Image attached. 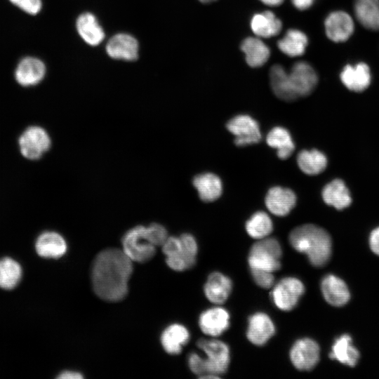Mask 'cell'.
<instances>
[{"label": "cell", "instance_id": "484cf974", "mask_svg": "<svg viewBox=\"0 0 379 379\" xmlns=\"http://www.w3.org/2000/svg\"><path fill=\"white\" fill-rule=\"evenodd\" d=\"M190 339L187 329L179 324H173L166 327L161 336V343L164 350L170 354H179L183 345Z\"/></svg>", "mask_w": 379, "mask_h": 379}, {"label": "cell", "instance_id": "1f68e13d", "mask_svg": "<svg viewBox=\"0 0 379 379\" xmlns=\"http://www.w3.org/2000/svg\"><path fill=\"white\" fill-rule=\"evenodd\" d=\"M271 88L276 96L285 101L295 100L292 94L288 72L281 65H273L270 70Z\"/></svg>", "mask_w": 379, "mask_h": 379}, {"label": "cell", "instance_id": "5bb4252c", "mask_svg": "<svg viewBox=\"0 0 379 379\" xmlns=\"http://www.w3.org/2000/svg\"><path fill=\"white\" fill-rule=\"evenodd\" d=\"M138 42L131 35L120 33L113 36L106 45L107 55L114 59L133 61L138 57Z\"/></svg>", "mask_w": 379, "mask_h": 379}, {"label": "cell", "instance_id": "603a6c76", "mask_svg": "<svg viewBox=\"0 0 379 379\" xmlns=\"http://www.w3.org/2000/svg\"><path fill=\"white\" fill-rule=\"evenodd\" d=\"M240 48L245 55L246 63L251 67H262L270 56V48L258 36L244 39Z\"/></svg>", "mask_w": 379, "mask_h": 379}, {"label": "cell", "instance_id": "9c48e42d", "mask_svg": "<svg viewBox=\"0 0 379 379\" xmlns=\"http://www.w3.org/2000/svg\"><path fill=\"white\" fill-rule=\"evenodd\" d=\"M226 127L235 136L234 143L239 147L258 143L262 137L258 122L248 115L234 117Z\"/></svg>", "mask_w": 379, "mask_h": 379}, {"label": "cell", "instance_id": "cb8c5ba5", "mask_svg": "<svg viewBox=\"0 0 379 379\" xmlns=\"http://www.w3.org/2000/svg\"><path fill=\"white\" fill-rule=\"evenodd\" d=\"M76 25L79 34L86 44L98 46L103 41L104 31L93 14H81L77 20Z\"/></svg>", "mask_w": 379, "mask_h": 379}, {"label": "cell", "instance_id": "60d3db41", "mask_svg": "<svg viewBox=\"0 0 379 379\" xmlns=\"http://www.w3.org/2000/svg\"><path fill=\"white\" fill-rule=\"evenodd\" d=\"M314 1L315 0H291L293 6L300 11L310 8Z\"/></svg>", "mask_w": 379, "mask_h": 379}, {"label": "cell", "instance_id": "4316f807", "mask_svg": "<svg viewBox=\"0 0 379 379\" xmlns=\"http://www.w3.org/2000/svg\"><path fill=\"white\" fill-rule=\"evenodd\" d=\"M354 12L357 20L364 27L379 30V0H354Z\"/></svg>", "mask_w": 379, "mask_h": 379}, {"label": "cell", "instance_id": "277c9868", "mask_svg": "<svg viewBox=\"0 0 379 379\" xmlns=\"http://www.w3.org/2000/svg\"><path fill=\"white\" fill-rule=\"evenodd\" d=\"M282 250L274 238H263L251 248L248 262L250 269H257L274 272L281 268L280 259Z\"/></svg>", "mask_w": 379, "mask_h": 379}, {"label": "cell", "instance_id": "f35d334b", "mask_svg": "<svg viewBox=\"0 0 379 379\" xmlns=\"http://www.w3.org/2000/svg\"><path fill=\"white\" fill-rule=\"evenodd\" d=\"M164 254L168 257L178 254L182 249L180 237H168L161 246Z\"/></svg>", "mask_w": 379, "mask_h": 379}, {"label": "cell", "instance_id": "b9f144b4", "mask_svg": "<svg viewBox=\"0 0 379 379\" xmlns=\"http://www.w3.org/2000/svg\"><path fill=\"white\" fill-rule=\"evenodd\" d=\"M83 378L81 373L74 371H64L58 376V378L60 379H81Z\"/></svg>", "mask_w": 379, "mask_h": 379}, {"label": "cell", "instance_id": "6da1fadb", "mask_svg": "<svg viewBox=\"0 0 379 379\" xmlns=\"http://www.w3.org/2000/svg\"><path fill=\"white\" fill-rule=\"evenodd\" d=\"M133 261L122 249L108 248L94 258L91 281L95 293L107 302H119L128 294Z\"/></svg>", "mask_w": 379, "mask_h": 379}, {"label": "cell", "instance_id": "74e56055", "mask_svg": "<svg viewBox=\"0 0 379 379\" xmlns=\"http://www.w3.org/2000/svg\"><path fill=\"white\" fill-rule=\"evenodd\" d=\"M13 4L30 15L37 14L41 9V0H9Z\"/></svg>", "mask_w": 379, "mask_h": 379}, {"label": "cell", "instance_id": "52a82bcc", "mask_svg": "<svg viewBox=\"0 0 379 379\" xmlns=\"http://www.w3.org/2000/svg\"><path fill=\"white\" fill-rule=\"evenodd\" d=\"M289 84L294 100L310 94L318 82L315 69L307 62H295L288 72Z\"/></svg>", "mask_w": 379, "mask_h": 379}, {"label": "cell", "instance_id": "7402d4cb", "mask_svg": "<svg viewBox=\"0 0 379 379\" xmlns=\"http://www.w3.org/2000/svg\"><path fill=\"white\" fill-rule=\"evenodd\" d=\"M252 32L260 38H270L279 34L282 29L281 20L272 11L256 13L251 18Z\"/></svg>", "mask_w": 379, "mask_h": 379}, {"label": "cell", "instance_id": "7bdbcfd3", "mask_svg": "<svg viewBox=\"0 0 379 379\" xmlns=\"http://www.w3.org/2000/svg\"><path fill=\"white\" fill-rule=\"evenodd\" d=\"M262 3L270 6H277L283 3L284 0H260Z\"/></svg>", "mask_w": 379, "mask_h": 379}, {"label": "cell", "instance_id": "d4e9b609", "mask_svg": "<svg viewBox=\"0 0 379 379\" xmlns=\"http://www.w3.org/2000/svg\"><path fill=\"white\" fill-rule=\"evenodd\" d=\"M192 182L200 199L205 202L213 201L222 194L221 180L213 173H206L197 175L194 178Z\"/></svg>", "mask_w": 379, "mask_h": 379}, {"label": "cell", "instance_id": "ffe728a7", "mask_svg": "<svg viewBox=\"0 0 379 379\" xmlns=\"http://www.w3.org/2000/svg\"><path fill=\"white\" fill-rule=\"evenodd\" d=\"M321 289L325 300L331 305L340 307L350 300V293L346 284L335 275L324 277Z\"/></svg>", "mask_w": 379, "mask_h": 379}, {"label": "cell", "instance_id": "d6a6232c", "mask_svg": "<svg viewBox=\"0 0 379 379\" xmlns=\"http://www.w3.org/2000/svg\"><path fill=\"white\" fill-rule=\"evenodd\" d=\"M22 274L19 262L9 257L0 259V288L14 289L20 282Z\"/></svg>", "mask_w": 379, "mask_h": 379}, {"label": "cell", "instance_id": "83f0119b", "mask_svg": "<svg viewBox=\"0 0 379 379\" xmlns=\"http://www.w3.org/2000/svg\"><path fill=\"white\" fill-rule=\"evenodd\" d=\"M322 197L326 204L338 210L347 208L352 202L347 187L340 179L332 180L324 187Z\"/></svg>", "mask_w": 379, "mask_h": 379}, {"label": "cell", "instance_id": "2e32d148", "mask_svg": "<svg viewBox=\"0 0 379 379\" xmlns=\"http://www.w3.org/2000/svg\"><path fill=\"white\" fill-rule=\"evenodd\" d=\"M67 246L64 237L58 232L46 231L40 234L35 242L36 253L44 258L57 259L67 251Z\"/></svg>", "mask_w": 379, "mask_h": 379}, {"label": "cell", "instance_id": "3957f363", "mask_svg": "<svg viewBox=\"0 0 379 379\" xmlns=\"http://www.w3.org/2000/svg\"><path fill=\"white\" fill-rule=\"evenodd\" d=\"M197 347L207 356L204 359L196 353L188 358L190 370L199 378H219L226 373L230 364V350L227 344L218 340L200 339Z\"/></svg>", "mask_w": 379, "mask_h": 379}, {"label": "cell", "instance_id": "7a4b0ae2", "mask_svg": "<svg viewBox=\"0 0 379 379\" xmlns=\"http://www.w3.org/2000/svg\"><path fill=\"white\" fill-rule=\"evenodd\" d=\"M293 248L306 254L314 267H322L331 255V239L323 228L312 224H305L294 228L289 234Z\"/></svg>", "mask_w": 379, "mask_h": 379}, {"label": "cell", "instance_id": "5b68a950", "mask_svg": "<svg viewBox=\"0 0 379 379\" xmlns=\"http://www.w3.org/2000/svg\"><path fill=\"white\" fill-rule=\"evenodd\" d=\"M121 243L122 250L133 262H146L156 253L157 247L152 243L146 226L137 225L128 230Z\"/></svg>", "mask_w": 379, "mask_h": 379}, {"label": "cell", "instance_id": "836d02e7", "mask_svg": "<svg viewBox=\"0 0 379 379\" xmlns=\"http://www.w3.org/2000/svg\"><path fill=\"white\" fill-rule=\"evenodd\" d=\"M300 170L307 175L321 173L327 166V159L324 154L317 149L302 150L297 157Z\"/></svg>", "mask_w": 379, "mask_h": 379}, {"label": "cell", "instance_id": "4dcf8cb0", "mask_svg": "<svg viewBox=\"0 0 379 379\" xmlns=\"http://www.w3.org/2000/svg\"><path fill=\"white\" fill-rule=\"evenodd\" d=\"M267 143L277 149L281 159H288L293 153L295 145L289 132L284 128L276 126L267 134Z\"/></svg>", "mask_w": 379, "mask_h": 379}, {"label": "cell", "instance_id": "d6986e66", "mask_svg": "<svg viewBox=\"0 0 379 379\" xmlns=\"http://www.w3.org/2000/svg\"><path fill=\"white\" fill-rule=\"evenodd\" d=\"M199 325L205 334L218 336L229 328L230 314L220 307L210 308L200 314Z\"/></svg>", "mask_w": 379, "mask_h": 379}, {"label": "cell", "instance_id": "44dd1931", "mask_svg": "<svg viewBox=\"0 0 379 379\" xmlns=\"http://www.w3.org/2000/svg\"><path fill=\"white\" fill-rule=\"evenodd\" d=\"M232 288L231 279L223 274L211 273L204 285V293L209 301L215 304H222L228 298Z\"/></svg>", "mask_w": 379, "mask_h": 379}, {"label": "cell", "instance_id": "9a60e30c", "mask_svg": "<svg viewBox=\"0 0 379 379\" xmlns=\"http://www.w3.org/2000/svg\"><path fill=\"white\" fill-rule=\"evenodd\" d=\"M182 244L180 252L175 255L166 257L168 266L178 272L184 271L193 267L197 254V244L194 237L188 233L180 236Z\"/></svg>", "mask_w": 379, "mask_h": 379}, {"label": "cell", "instance_id": "4fadbf2b", "mask_svg": "<svg viewBox=\"0 0 379 379\" xmlns=\"http://www.w3.org/2000/svg\"><path fill=\"white\" fill-rule=\"evenodd\" d=\"M46 74V66L39 58L25 57L18 64L15 79L22 86H32L40 83Z\"/></svg>", "mask_w": 379, "mask_h": 379}, {"label": "cell", "instance_id": "ab89813d", "mask_svg": "<svg viewBox=\"0 0 379 379\" xmlns=\"http://www.w3.org/2000/svg\"><path fill=\"white\" fill-rule=\"evenodd\" d=\"M369 245L371 251L379 255V227L371 232L369 237Z\"/></svg>", "mask_w": 379, "mask_h": 379}, {"label": "cell", "instance_id": "e0dca14e", "mask_svg": "<svg viewBox=\"0 0 379 379\" xmlns=\"http://www.w3.org/2000/svg\"><path fill=\"white\" fill-rule=\"evenodd\" d=\"M296 203L295 193L288 188L273 187L269 190L265 197L268 210L275 215L285 216L293 208Z\"/></svg>", "mask_w": 379, "mask_h": 379}, {"label": "cell", "instance_id": "ba28073f", "mask_svg": "<svg viewBox=\"0 0 379 379\" xmlns=\"http://www.w3.org/2000/svg\"><path fill=\"white\" fill-rule=\"evenodd\" d=\"M304 292L305 286L300 280L295 277H286L275 285L272 297L278 308L289 311L296 306Z\"/></svg>", "mask_w": 379, "mask_h": 379}, {"label": "cell", "instance_id": "f546056e", "mask_svg": "<svg viewBox=\"0 0 379 379\" xmlns=\"http://www.w3.org/2000/svg\"><path fill=\"white\" fill-rule=\"evenodd\" d=\"M352 338L344 334L336 338L329 357L349 366H354L359 358V352L352 343Z\"/></svg>", "mask_w": 379, "mask_h": 379}, {"label": "cell", "instance_id": "ac0fdd59", "mask_svg": "<svg viewBox=\"0 0 379 379\" xmlns=\"http://www.w3.org/2000/svg\"><path fill=\"white\" fill-rule=\"evenodd\" d=\"M274 333V325L267 314L257 312L248 318L246 336L253 344L258 346L265 345Z\"/></svg>", "mask_w": 379, "mask_h": 379}, {"label": "cell", "instance_id": "e575fe53", "mask_svg": "<svg viewBox=\"0 0 379 379\" xmlns=\"http://www.w3.org/2000/svg\"><path fill=\"white\" fill-rule=\"evenodd\" d=\"M246 230L252 238L260 239L265 238L272 232L273 225L266 213L258 211L247 220Z\"/></svg>", "mask_w": 379, "mask_h": 379}, {"label": "cell", "instance_id": "f1b7e54d", "mask_svg": "<svg viewBox=\"0 0 379 379\" xmlns=\"http://www.w3.org/2000/svg\"><path fill=\"white\" fill-rule=\"evenodd\" d=\"M308 44L307 36L301 30L290 29L278 41L277 47L289 57H298L303 55Z\"/></svg>", "mask_w": 379, "mask_h": 379}, {"label": "cell", "instance_id": "8fae6325", "mask_svg": "<svg viewBox=\"0 0 379 379\" xmlns=\"http://www.w3.org/2000/svg\"><path fill=\"white\" fill-rule=\"evenodd\" d=\"M319 345L312 339L298 340L290 351V359L293 366L300 371H310L319 360Z\"/></svg>", "mask_w": 379, "mask_h": 379}, {"label": "cell", "instance_id": "30bf717a", "mask_svg": "<svg viewBox=\"0 0 379 379\" xmlns=\"http://www.w3.org/2000/svg\"><path fill=\"white\" fill-rule=\"evenodd\" d=\"M326 36L335 43L348 40L354 31V22L351 15L341 10L330 13L324 20Z\"/></svg>", "mask_w": 379, "mask_h": 379}, {"label": "cell", "instance_id": "ee69618b", "mask_svg": "<svg viewBox=\"0 0 379 379\" xmlns=\"http://www.w3.org/2000/svg\"><path fill=\"white\" fill-rule=\"evenodd\" d=\"M199 1L203 4H208V3L213 2L215 0H199Z\"/></svg>", "mask_w": 379, "mask_h": 379}, {"label": "cell", "instance_id": "8992f818", "mask_svg": "<svg viewBox=\"0 0 379 379\" xmlns=\"http://www.w3.org/2000/svg\"><path fill=\"white\" fill-rule=\"evenodd\" d=\"M18 144L22 156L29 160H38L50 149L52 141L45 128L35 125L22 133Z\"/></svg>", "mask_w": 379, "mask_h": 379}, {"label": "cell", "instance_id": "7c38bea8", "mask_svg": "<svg viewBox=\"0 0 379 379\" xmlns=\"http://www.w3.org/2000/svg\"><path fill=\"white\" fill-rule=\"evenodd\" d=\"M343 85L349 90L361 92L366 89L371 82V72L369 66L363 62L347 64L340 74Z\"/></svg>", "mask_w": 379, "mask_h": 379}, {"label": "cell", "instance_id": "d590c367", "mask_svg": "<svg viewBox=\"0 0 379 379\" xmlns=\"http://www.w3.org/2000/svg\"><path fill=\"white\" fill-rule=\"evenodd\" d=\"M146 227L149 237L156 247L161 246L168 237L166 229L161 224L153 222Z\"/></svg>", "mask_w": 379, "mask_h": 379}, {"label": "cell", "instance_id": "8d00e7d4", "mask_svg": "<svg viewBox=\"0 0 379 379\" xmlns=\"http://www.w3.org/2000/svg\"><path fill=\"white\" fill-rule=\"evenodd\" d=\"M251 272L254 281L259 286L270 288L273 286L274 281L273 272L257 269H251Z\"/></svg>", "mask_w": 379, "mask_h": 379}]
</instances>
